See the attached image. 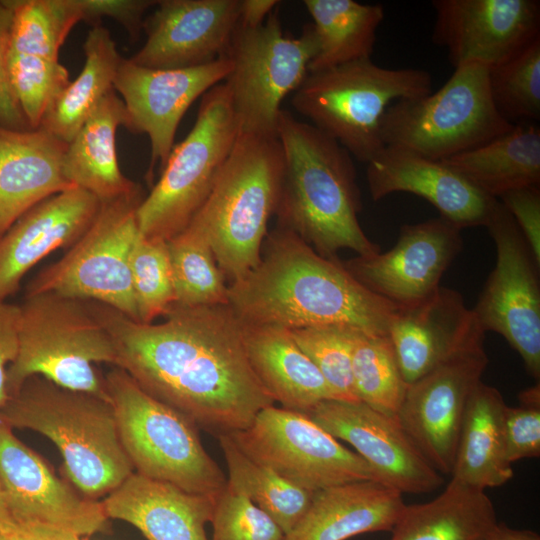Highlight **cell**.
Listing matches in <instances>:
<instances>
[{"label":"cell","mask_w":540,"mask_h":540,"mask_svg":"<svg viewBox=\"0 0 540 540\" xmlns=\"http://www.w3.org/2000/svg\"><path fill=\"white\" fill-rule=\"evenodd\" d=\"M89 305L110 333L115 367L216 437L246 429L275 401L252 369L244 323L229 305L174 304L163 322H137Z\"/></svg>","instance_id":"cell-1"},{"label":"cell","mask_w":540,"mask_h":540,"mask_svg":"<svg viewBox=\"0 0 540 540\" xmlns=\"http://www.w3.org/2000/svg\"><path fill=\"white\" fill-rule=\"evenodd\" d=\"M228 305L245 324L289 330L345 326L388 335L397 305L363 286L337 258H326L279 225L260 263L230 283Z\"/></svg>","instance_id":"cell-2"},{"label":"cell","mask_w":540,"mask_h":540,"mask_svg":"<svg viewBox=\"0 0 540 540\" xmlns=\"http://www.w3.org/2000/svg\"><path fill=\"white\" fill-rule=\"evenodd\" d=\"M277 137L284 171L275 214L279 225L291 230L326 258L341 249L358 256L380 252L358 220L362 202L350 153L336 140L282 109Z\"/></svg>","instance_id":"cell-3"},{"label":"cell","mask_w":540,"mask_h":540,"mask_svg":"<svg viewBox=\"0 0 540 540\" xmlns=\"http://www.w3.org/2000/svg\"><path fill=\"white\" fill-rule=\"evenodd\" d=\"M0 416L12 428L49 438L63 457L69 480L87 498L107 496L134 472L113 407L101 398L32 376L10 396Z\"/></svg>","instance_id":"cell-4"},{"label":"cell","mask_w":540,"mask_h":540,"mask_svg":"<svg viewBox=\"0 0 540 540\" xmlns=\"http://www.w3.org/2000/svg\"><path fill=\"white\" fill-rule=\"evenodd\" d=\"M283 171L278 137L240 133L210 193L187 225L205 237L230 283L260 263Z\"/></svg>","instance_id":"cell-5"},{"label":"cell","mask_w":540,"mask_h":540,"mask_svg":"<svg viewBox=\"0 0 540 540\" xmlns=\"http://www.w3.org/2000/svg\"><path fill=\"white\" fill-rule=\"evenodd\" d=\"M20 307L18 352L7 371L10 396L32 376L111 403L98 363L115 366L113 339L89 302L55 293L27 295Z\"/></svg>","instance_id":"cell-6"},{"label":"cell","mask_w":540,"mask_h":540,"mask_svg":"<svg viewBox=\"0 0 540 540\" xmlns=\"http://www.w3.org/2000/svg\"><path fill=\"white\" fill-rule=\"evenodd\" d=\"M432 81L423 69L357 60L308 73L291 104L352 157L367 163L384 147L381 121L387 108L395 101L429 94Z\"/></svg>","instance_id":"cell-7"},{"label":"cell","mask_w":540,"mask_h":540,"mask_svg":"<svg viewBox=\"0 0 540 540\" xmlns=\"http://www.w3.org/2000/svg\"><path fill=\"white\" fill-rule=\"evenodd\" d=\"M122 446L136 473L216 497L227 478L189 418L144 391L124 370L105 376Z\"/></svg>","instance_id":"cell-8"},{"label":"cell","mask_w":540,"mask_h":540,"mask_svg":"<svg viewBox=\"0 0 540 540\" xmlns=\"http://www.w3.org/2000/svg\"><path fill=\"white\" fill-rule=\"evenodd\" d=\"M513 125L493 104L489 67L473 63L454 68L435 92L392 103L381 121V139L384 146L445 160L504 134Z\"/></svg>","instance_id":"cell-9"},{"label":"cell","mask_w":540,"mask_h":540,"mask_svg":"<svg viewBox=\"0 0 540 540\" xmlns=\"http://www.w3.org/2000/svg\"><path fill=\"white\" fill-rule=\"evenodd\" d=\"M240 126L225 83L201 99L195 123L174 146L160 178L136 211L140 233L169 240L188 225L204 203L229 157Z\"/></svg>","instance_id":"cell-10"},{"label":"cell","mask_w":540,"mask_h":540,"mask_svg":"<svg viewBox=\"0 0 540 540\" xmlns=\"http://www.w3.org/2000/svg\"><path fill=\"white\" fill-rule=\"evenodd\" d=\"M144 197L140 186L102 202L88 229L68 252L31 280L26 296L55 293L97 302L138 322L130 257L140 233L136 211Z\"/></svg>","instance_id":"cell-11"},{"label":"cell","mask_w":540,"mask_h":540,"mask_svg":"<svg viewBox=\"0 0 540 540\" xmlns=\"http://www.w3.org/2000/svg\"><path fill=\"white\" fill-rule=\"evenodd\" d=\"M318 52L312 24L291 37L284 33L278 6L255 27L237 26L227 58L232 69L228 88L240 133L277 137L281 103L295 92Z\"/></svg>","instance_id":"cell-12"},{"label":"cell","mask_w":540,"mask_h":540,"mask_svg":"<svg viewBox=\"0 0 540 540\" xmlns=\"http://www.w3.org/2000/svg\"><path fill=\"white\" fill-rule=\"evenodd\" d=\"M227 435L247 457L311 492L351 482L377 481L370 466L355 451L301 412L267 407L246 429Z\"/></svg>","instance_id":"cell-13"},{"label":"cell","mask_w":540,"mask_h":540,"mask_svg":"<svg viewBox=\"0 0 540 540\" xmlns=\"http://www.w3.org/2000/svg\"><path fill=\"white\" fill-rule=\"evenodd\" d=\"M488 231L496 263L472 309L481 329L500 334L540 377L539 266L512 216L498 200Z\"/></svg>","instance_id":"cell-14"},{"label":"cell","mask_w":540,"mask_h":540,"mask_svg":"<svg viewBox=\"0 0 540 540\" xmlns=\"http://www.w3.org/2000/svg\"><path fill=\"white\" fill-rule=\"evenodd\" d=\"M488 363L479 342L407 387L397 420L440 474L451 475L467 404Z\"/></svg>","instance_id":"cell-15"},{"label":"cell","mask_w":540,"mask_h":540,"mask_svg":"<svg viewBox=\"0 0 540 540\" xmlns=\"http://www.w3.org/2000/svg\"><path fill=\"white\" fill-rule=\"evenodd\" d=\"M231 69L227 57L184 69H152L122 59L114 90L126 108V128L149 137V181L153 179L156 166L160 171L163 169L174 147L178 125L188 108L199 96L225 81Z\"/></svg>","instance_id":"cell-16"},{"label":"cell","mask_w":540,"mask_h":540,"mask_svg":"<svg viewBox=\"0 0 540 540\" xmlns=\"http://www.w3.org/2000/svg\"><path fill=\"white\" fill-rule=\"evenodd\" d=\"M433 42L454 68L497 66L540 38L538 0H434Z\"/></svg>","instance_id":"cell-17"},{"label":"cell","mask_w":540,"mask_h":540,"mask_svg":"<svg viewBox=\"0 0 540 540\" xmlns=\"http://www.w3.org/2000/svg\"><path fill=\"white\" fill-rule=\"evenodd\" d=\"M308 416L338 440L351 445L378 482L400 493H428L443 483L397 419L361 401L325 400Z\"/></svg>","instance_id":"cell-18"},{"label":"cell","mask_w":540,"mask_h":540,"mask_svg":"<svg viewBox=\"0 0 540 540\" xmlns=\"http://www.w3.org/2000/svg\"><path fill=\"white\" fill-rule=\"evenodd\" d=\"M0 486L13 518L53 525L78 536L104 532L102 502L76 492L23 444L0 416Z\"/></svg>","instance_id":"cell-19"},{"label":"cell","mask_w":540,"mask_h":540,"mask_svg":"<svg viewBox=\"0 0 540 540\" xmlns=\"http://www.w3.org/2000/svg\"><path fill=\"white\" fill-rule=\"evenodd\" d=\"M462 245L461 229L439 216L403 225L389 251L357 256L343 265L371 292L396 305H405L440 287L444 272Z\"/></svg>","instance_id":"cell-20"},{"label":"cell","mask_w":540,"mask_h":540,"mask_svg":"<svg viewBox=\"0 0 540 540\" xmlns=\"http://www.w3.org/2000/svg\"><path fill=\"white\" fill-rule=\"evenodd\" d=\"M241 0H161L144 21L146 41L131 58L152 69H184L227 56Z\"/></svg>","instance_id":"cell-21"},{"label":"cell","mask_w":540,"mask_h":540,"mask_svg":"<svg viewBox=\"0 0 540 540\" xmlns=\"http://www.w3.org/2000/svg\"><path fill=\"white\" fill-rule=\"evenodd\" d=\"M370 195L379 201L396 192L419 196L461 230L486 226L498 199L493 198L443 160H433L384 146L366 163Z\"/></svg>","instance_id":"cell-22"},{"label":"cell","mask_w":540,"mask_h":540,"mask_svg":"<svg viewBox=\"0 0 540 540\" xmlns=\"http://www.w3.org/2000/svg\"><path fill=\"white\" fill-rule=\"evenodd\" d=\"M388 335L409 385L456 352L483 342L485 332L462 295L440 286L421 300L397 305Z\"/></svg>","instance_id":"cell-23"},{"label":"cell","mask_w":540,"mask_h":540,"mask_svg":"<svg viewBox=\"0 0 540 540\" xmlns=\"http://www.w3.org/2000/svg\"><path fill=\"white\" fill-rule=\"evenodd\" d=\"M101 202L73 186L38 203L0 236V301L24 275L53 251L71 247L88 229Z\"/></svg>","instance_id":"cell-24"},{"label":"cell","mask_w":540,"mask_h":540,"mask_svg":"<svg viewBox=\"0 0 540 540\" xmlns=\"http://www.w3.org/2000/svg\"><path fill=\"white\" fill-rule=\"evenodd\" d=\"M66 146L41 128L0 124V236L32 207L73 187L63 170Z\"/></svg>","instance_id":"cell-25"},{"label":"cell","mask_w":540,"mask_h":540,"mask_svg":"<svg viewBox=\"0 0 540 540\" xmlns=\"http://www.w3.org/2000/svg\"><path fill=\"white\" fill-rule=\"evenodd\" d=\"M215 497L186 492L169 483L129 475L102 501L108 519L125 521L147 540H208Z\"/></svg>","instance_id":"cell-26"},{"label":"cell","mask_w":540,"mask_h":540,"mask_svg":"<svg viewBox=\"0 0 540 540\" xmlns=\"http://www.w3.org/2000/svg\"><path fill=\"white\" fill-rule=\"evenodd\" d=\"M405 506L402 493L375 480L321 489L284 540H346L392 531Z\"/></svg>","instance_id":"cell-27"},{"label":"cell","mask_w":540,"mask_h":540,"mask_svg":"<svg viewBox=\"0 0 540 540\" xmlns=\"http://www.w3.org/2000/svg\"><path fill=\"white\" fill-rule=\"evenodd\" d=\"M244 341L253 371L282 408L308 415L320 402L334 400L323 376L288 329L244 323Z\"/></svg>","instance_id":"cell-28"},{"label":"cell","mask_w":540,"mask_h":540,"mask_svg":"<svg viewBox=\"0 0 540 540\" xmlns=\"http://www.w3.org/2000/svg\"><path fill=\"white\" fill-rule=\"evenodd\" d=\"M127 125L125 105L110 91L67 143L63 157L65 177L73 186L107 202L127 195L140 186L120 170L116 134Z\"/></svg>","instance_id":"cell-29"},{"label":"cell","mask_w":540,"mask_h":540,"mask_svg":"<svg viewBox=\"0 0 540 540\" xmlns=\"http://www.w3.org/2000/svg\"><path fill=\"white\" fill-rule=\"evenodd\" d=\"M506 405L497 388L482 381L476 386L462 422L452 481L485 491L513 478L504 434Z\"/></svg>","instance_id":"cell-30"},{"label":"cell","mask_w":540,"mask_h":540,"mask_svg":"<svg viewBox=\"0 0 540 540\" xmlns=\"http://www.w3.org/2000/svg\"><path fill=\"white\" fill-rule=\"evenodd\" d=\"M493 198L540 183V129L532 122L514 124L498 137L443 160Z\"/></svg>","instance_id":"cell-31"},{"label":"cell","mask_w":540,"mask_h":540,"mask_svg":"<svg viewBox=\"0 0 540 540\" xmlns=\"http://www.w3.org/2000/svg\"><path fill=\"white\" fill-rule=\"evenodd\" d=\"M497 523L485 491L450 480L434 499L406 504L391 540H480Z\"/></svg>","instance_id":"cell-32"},{"label":"cell","mask_w":540,"mask_h":540,"mask_svg":"<svg viewBox=\"0 0 540 540\" xmlns=\"http://www.w3.org/2000/svg\"><path fill=\"white\" fill-rule=\"evenodd\" d=\"M85 63L75 80L60 93L40 127L69 143L102 99L114 90L122 57L109 30L95 25L83 45Z\"/></svg>","instance_id":"cell-33"},{"label":"cell","mask_w":540,"mask_h":540,"mask_svg":"<svg viewBox=\"0 0 540 540\" xmlns=\"http://www.w3.org/2000/svg\"><path fill=\"white\" fill-rule=\"evenodd\" d=\"M303 4L318 40L309 73L371 59L377 30L385 17L383 5L354 0H304Z\"/></svg>","instance_id":"cell-34"},{"label":"cell","mask_w":540,"mask_h":540,"mask_svg":"<svg viewBox=\"0 0 540 540\" xmlns=\"http://www.w3.org/2000/svg\"><path fill=\"white\" fill-rule=\"evenodd\" d=\"M217 439L228 469L227 484L247 496L288 534L306 513L314 492L288 482L247 457L229 435Z\"/></svg>","instance_id":"cell-35"},{"label":"cell","mask_w":540,"mask_h":540,"mask_svg":"<svg viewBox=\"0 0 540 540\" xmlns=\"http://www.w3.org/2000/svg\"><path fill=\"white\" fill-rule=\"evenodd\" d=\"M167 242L175 304L183 307L228 305V287L205 237L186 226Z\"/></svg>","instance_id":"cell-36"},{"label":"cell","mask_w":540,"mask_h":540,"mask_svg":"<svg viewBox=\"0 0 540 540\" xmlns=\"http://www.w3.org/2000/svg\"><path fill=\"white\" fill-rule=\"evenodd\" d=\"M352 378L359 401L397 419L408 384L402 375L389 335L355 331Z\"/></svg>","instance_id":"cell-37"},{"label":"cell","mask_w":540,"mask_h":540,"mask_svg":"<svg viewBox=\"0 0 540 540\" xmlns=\"http://www.w3.org/2000/svg\"><path fill=\"white\" fill-rule=\"evenodd\" d=\"M9 53L59 60L72 28L83 21L77 0H9Z\"/></svg>","instance_id":"cell-38"},{"label":"cell","mask_w":540,"mask_h":540,"mask_svg":"<svg viewBox=\"0 0 540 540\" xmlns=\"http://www.w3.org/2000/svg\"><path fill=\"white\" fill-rule=\"evenodd\" d=\"M493 104L511 124L540 118V38L511 59L489 68Z\"/></svg>","instance_id":"cell-39"},{"label":"cell","mask_w":540,"mask_h":540,"mask_svg":"<svg viewBox=\"0 0 540 540\" xmlns=\"http://www.w3.org/2000/svg\"><path fill=\"white\" fill-rule=\"evenodd\" d=\"M138 322L149 324L175 304L167 242L139 233L130 257Z\"/></svg>","instance_id":"cell-40"},{"label":"cell","mask_w":540,"mask_h":540,"mask_svg":"<svg viewBox=\"0 0 540 540\" xmlns=\"http://www.w3.org/2000/svg\"><path fill=\"white\" fill-rule=\"evenodd\" d=\"M356 330L345 326L289 330L296 344L323 376L334 400L359 401L352 378V347Z\"/></svg>","instance_id":"cell-41"},{"label":"cell","mask_w":540,"mask_h":540,"mask_svg":"<svg viewBox=\"0 0 540 540\" xmlns=\"http://www.w3.org/2000/svg\"><path fill=\"white\" fill-rule=\"evenodd\" d=\"M8 73L28 127L39 128L45 114L69 84L68 70L59 60L9 53Z\"/></svg>","instance_id":"cell-42"},{"label":"cell","mask_w":540,"mask_h":540,"mask_svg":"<svg viewBox=\"0 0 540 540\" xmlns=\"http://www.w3.org/2000/svg\"><path fill=\"white\" fill-rule=\"evenodd\" d=\"M212 540H284L277 523L247 496L228 484L215 497Z\"/></svg>","instance_id":"cell-43"},{"label":"cell","mask_w":540,"mask_h":540,"mask_svg":"<svg viewBox=\"0 0 540 540\" xmlns=\"http://www.w3.org/2000/svg\"><path fill=\"white\" fill-rule=\"evenodd\" d=\"M516 406L506 405L504 434L507 456L514 462L540 456V385L520 392Z\"/></svg>","instance_id":"cell-44"},{"label":"cell","mask_w":540,"mask_h":540,"mask_svg":"<svg viewBox=\"0 0 540 540\" xmlns=\"http://www.w3.org/2000/svg\"><path fill=\"white\" fill-rule=\"evenodd\" d=\"M498 200L512 216L536 262L540 264V189L524 186L502 194Z\"/></svg>","instance_id":"cell-45"},{"label":"cell","mask_w":540,"mask_h":540,"mask_svg":"<svg viewBox=\"0 0 540 540\" xmlns=\"http://www.w3.org/2000/svg\"><path fill=\"white\" fill-rule=\"evenodd\" d=\"M13 11L8 1H0V124L18 130L27 125L13 93L9 73L8 56Z\"/></svg>","instance_id":"cell-46"},{"label":"cell","mask_w":540,"mask_h":540,"mask_svg":"<svg viewBox=\"0 0 540 540\" xmlns=\"http://www.w3.org/2000/svg\"><path fill=\"white\" fill-rule=\"evenodd\" d=\"M83 21L109 17L122 24L132 37L144 26V14L158 1L151 0H77Z\"/></svg>","instance_id":"cell-47"},{"label":"cell","mask_w":540,"mask_h":540,"mask_svg":"<svg viewBox=\"0 0 540 540\" xmlns=\"http://www.w3.org/2000/svg\"><path fill=\"white\" fill-rule=\"evenodd\" d=\"M20 307L0 301V410L10 398L7 371L18 352Z\"/></svg>","instance_id":"cell-48"},{"label":"cell","mask_w":540,"mask_h":540,"mask_svg":"<svg viewBox=\"0 0 540 540\" xmlns=\"http://www.w3.org/2000/svg\"><path fill=\"white\" fill-rule=\"evenodd\" d=\"M15 540H81L80 536L63 528L33 521H17L10 528Z\"/></svg>","instance_id":"cell-49"},{"label":"cell","mask_w":540,"mask_h":540,"mask_svg":"<svg viewBox=\"0 0 540 540\" xmlns=\"http://www.w3.org/2000/svg\"><path fill=\"white\" fill-rule=\"evenodd\" d=\"M278 4L276 0H241L238 25L242 27L261 25Z\"/></svg>","instance_id":"cell-50"},{"label":"cell","mask_w":540,"mask_h":540,"mask_svg":"<svg viewBox=\"0 0 540 540\" xmlns=\"http://www.w3.org/2000/svg\"><path fill=\"white\" fill-rule=\"evenodd\" d=\"M480 540H540V536L531 530L514 529L497 523Z\"/></svg>","instance_id":"cell-51"},{"label":"cell","mask_w":540,"mask_h":540,"mask_svg":"<svg viewBox=\"0 0 540 540\" xmlns=\"http://www.w3.org/2000/svg\"><path fill=\"white\" fill-rule=\"evenodd\" d=\"M14 523V518L5 500L0 486V533L7 531Z\"/></svg>","instance_id":"cell-52"},{"label":"cell","mask_w":540,"mask_h":540,"mask_svg":"<svg viewBox=\"0 0 540 540\" xmlns=\"http://www.w3.org/2000/svg\"><path fill=\"white\" fill-rule=\"evenodd\" d=\"M10 528L7 531H4V532L0 533V540H15L14 537L12 536L11 532H10Z\"/></svg>","instance_id":"cell-53"}]
</instances>
